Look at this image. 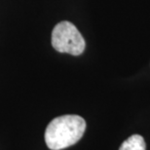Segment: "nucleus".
Wrapping results in <instances>:
<instances>
[{"mask_svg": "<svg viewBox=\"0 0 150 150\" xmlns=\"http://www.w3.org/2000/svg\"><path fill=\"white\" fill-rule=\"evenodd\" d=\"M86 131V122L78 115L53 119L45 131V142L51 150H62L77 143Z\"/></svg>", "mask_w": 150, "mask_h": 150, "instance_id": "f257e3e1", "label": "nucleus"}, {"mask_svg": "<svg viewBox=\"0 0 150 150\" xmlns=\"http://www.w3.org/2000/svg\"><path fill=\"white\" fill-rule=\"evenodd\" d=\"M52 46L59 53L79 56L85 50V40L73 23L61 22L52 31Z\"/></svg>", "mask_w": 150, "mask_h": 150, "instance_id": "f03ea898", "label": "nucleus"}, {"mask_svg": "<svg viewBox=\"0 0 150 150\" xmlns=\"http://www.w3.org/2000/svg\"><path fill=\"white\" fill-rule=\"evenodd\" d=\"M119 150H146L144 139L140 134L131 136L122 143Z\"/></svg>", "mask_w": 150, "mask_h": 150, "instance_id": "7ed1b4c3", "label": "nucleus"}]
</instances>
